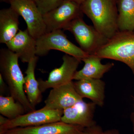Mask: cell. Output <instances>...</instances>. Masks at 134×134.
<instances>
[{
  "label": "cell",
  "instance_id": "cell-16",
  "mask_svg": "<svg viewBox=\"0 0 134 134\" xmlns=\"http://www.w3.org/2000/svg\"><path fill=\"white\" fill-rule=\"evenodd\" d=\"M19 15L10 7L0 10V43L6 44L19 31Z\"/></svg>",
  "mask_w": 134,
  "mask_h": 134
},
{
  "label": "cell",
  "instance_id": "cell-18",
  "mask_svg": "<svg viewBox=\"0 0 134 134\" xmlns=\"http://www.w3.org/2000/svg\"><path fill=\"white\" fill-rule=\"evenodd\" d=\"M117 8L119 31L134 32V0H119Z\"/></svg>",
  "mask_w": 134,
  "mask_h": 134
},
{
  "label": "cell",
  "instance_id": "cell-19",
  "mask_svg": "<svg viewBox=\"0 0 134 134\" xmlns=\"http://www.w3.org/2000/svg\"><path fill=\"white\" fill-rule=\"evenodd\" d=\"M26 111L24 106L12 96H0V113L9 120L23 115Z\"/></svg>",
  "mask_w": 134,
  "mask_h": 134
},
{
  "label": "cell",
  "instance_id": "cell-26",
  "mask_svg": "<svg viewBox=\"0 0 134 134\" xmlns=\"http://www.w3.org/2000/svg\"><path fill=\"white\" fill-rule=\"evenodd\" d=\"M130 118H131V120L132 123L133 124V129L134 131V112L132 113L130 115Z\"/></svg>",
  "mask_w": 134,
  "mask_h": 134
},
{
  "label": "cell",
  "instance_id": "cell-1",
  "mask_svg": "<svg viewBox=\"0 0 134 134\" xmlns=\"http://www.w3.org/2000/svg\"><path fill=\"white\" fill-rule=\"evenodd\" d=\"M80 7L95 29L107 38L110 39L119 31L116 0H85Z\"/></svg>",
  "mask_w": 134,
  "mask_h": 134
},
{
  "label": "cell",
  "instance_id": "cell-12",
  "mask_svg": "<svg viewBox=\"0 0 134 134\" xmlns=\"http://www.w3.org/2000/svg\"><path fill=\"white\" fill-rule=\"evenodd\" d=\"M84 129L60 121L36 126L16 128L1 134H80Z\"/></svg>",
  "mask_w": 134,
  "mask_h": 134
},
{
  "label": "cell",
  "instance_id": "cell-17",
  "mask_svg": "<svg viewBox=\"0 0 134 134\" xmlns=\"http://www.w3.org/2000/svg\"><path fill=\"white\" fill-rule=\"evenodd\" d=\"M38 60V56H36L28 63L25 71L24 90L29 102L35 109V107L42 100V92L39 88L38 81L35 76V69Z\"/></svg>",
  "mask_w": 134,
  "mask_h": 134
},
{
  "label": "cell",
  "instance_id": "cell-24",
  "mask_svg": "<svg viewBox=\"0 0 134 134\" xmlns=\"http://www.w3.org/2000/svg\"><path fill=\"white\" fill-rule=\"evenodd\" d=\"M68 1L74 2L79 5H81L85 0H68Z\"/></svg>",
  "mask_w": 134,
  "mask_h": 134
},
{
  "label": "cell",
  "instance_id": "cell-15",
  "mask_svg": "<svg viewBox=\"0 0 134 134\" xmlns=\"http://www.w3.org/2000/svg\"><path fill=\"white\" fill-rule=\"evenodd\" d=\"M102 58L96 54H89L82 61L84 65L81 69L77 71L74 80L78 81L82 79H101L106 73L108 72L114 66L113 63L103 64Z\"/></svg>",
  "mask_w": 134,
  "mask_h": 134
},
{
  "label": "cell",
  "instance_id": "cell-27",
  "mask_svg": "<svg viewBox=\"0 0 134 134\" xmlns=\"http://www.w3.org/2000/svg\"><path fill=\"white\" fill-rule=\"evenodd\" d=\"M10 1V0H1V1L8 3H9Z\"/></svg>",
  "mask_w": 134,
  "mask_h": 134
},
{
  "label": "cell",
  "instance_id": "cell-10",
  "mask_svg": "<svg viewBox=\"0 0 134 134\" xmlns=\"http://www.w3.org/2000/svg\"><path fill=\"white\" fill-rule=\"evenodd\" d=\"M83 99L75 88L74 82L72 81L52 88L45 100L44 106L54 110H63Z\"/></svg>",
  "mask_w": 134,
  "mask_h": 134
},
{
  "label": "cell",
  "instance_id": "cell-14",
  "mask_svg": "<svg viewBox=\"0 0 134 134\" xmlns=\"http://www.w3.org/2000/svg\"><path fill=\"white\" fill-rule=\"evenodd\" d=\"M74 83L76 91L82 98L89 99L99 106L104 105L105 83L101 79H82Z\"/></svg>",
  "mask_w": 134,
  "mask_h": 134
},
{
  "label": "cell",
  "instance_id": "cell-25",
  "mask_svg": "<svg viewBox=\"0 0 134 134\" xmlns=\"http://www.w3.org/2000/svg\"><path fill=\"white\" fill-rule=\"evenodd\" d=\"M102 134H119L118 133L114 131H109L106 132H103Z\"/></svg>",
  "mask_w": 134,
  "mask_h": 134
},
{
  "label": "cell",
  "instance_id": "cell-2",
  "mask_svg": "<svg viewBox=\"0 0 134 134\" xmlns=\"http://www.w3.org/2000/svg\"><path fill=\"white\" fill-rule=\"evenodd\" d=\"M16 54L8 48L0 50V71L9 89L10 96L24 106L26 113L35 110L25 92V77L18 63Z\"/></svg>",
  "mask_w": 134,
  "mask_h": 134
},
{
  "label": "cell",
  "instance_id": "cell-20",
  "mask_svg": "<svg viewBox=\"0 0 134 134\" xmlns=\"http://www.w3.org/2000/svg\"><path fill=\"white\" fill-rule=\"evenodd\" d=\"M64 0H34V2L42 14L55 8Z\"/></svg>",
  "mask_w": 134,
  "mask_h": 134
},
{
  "label": "cell",
  "instance_id": "cell-7",
  "mask_svg": "<svg viewBox=\"0 0 134 134\" xmlns=\"http://www.w3.org/2000/svg\"><path fill=\"white\" fill-rule=\"evenodd\" d=\"M10 7L24 19L27 29L37 39L46 33L43 15L34 0H10Z\"/></svg>",
  "mask_w": 134,
  "mask_h": 134
},
{
  "label": "cell",
  "instance_id": "cell-23",
  "mask_svg": "<svg viewBox=\"0 0 134 134\" xmlns=\"http://www.w3.org/2000/svg\"><path fill=\"white\" fill-rule=\"evenodd\" d=\"M9 119L3 115H0V126H2L6 123Z\"/></svg>",
  "mask_w": 134,
  "mask_h": 134
},
{
  "label": "cell",
  "instance_id": "cell-9",
  "mask_svg": "<svg viewBox=\"0 0 134 134\" xmlns=\"http://www.w3.org/2000/svg\"><path fill=\"white\" fill-rule=\"evenodd\" d=\"M62 59V65L50 72L47 80L43 81L40 79L38 80L42 93L48 89L53 88L73 81L77 69L82 61L67 54L63 55Z\"/></svg>",
  "mask_w": 134,
  "mask_h": 134
},
{
  "label": "cell",
  "instance_id": "cell-6",
  "mask_svg": "<svg viewBox=\"0 0 134 134\" xmlns=\"http://www.w3.org/2000/svg\"><path fill=\"white\" fill-rule=\"evenodd\" d=\"M63 110H54L44 106L38 110L26 113L0 126V134L9 130L18 127L36 126L61 121Z\"/></svg>",
  "mask_w": 134,
  "mask_h": 134
},
{
  "label": "cell",
  "instance_id": "cell-3",
  "mask_svg": "<svg viewBox=\"0 0 134 134\" xmlns=\"http://www.w3.org/2000/svg\"><path fill=\"white\" fill-rule=\"evenodd\" d=\"M94 54L125 63L134 75V32L118 31Z\"/></svg>",
  "mask_w": 134,
  "mask_h": 134
},
{
  "label": "cell",
  "instance_id": "cell-11",
  "mask_svg": "<svg viewBox=\"0 0 134 134\" xmlns=\"http://www.w3.org/2000/svg\"><path fill=\"white\" fill-rule=\"evenodd\" d=\"M96 105L83 100L63 110L61 121L66 124L88 127L94 125L93 116Z\"/></svg>",
  "mask_w": 134,
  "mask_h": 134
},
{
  "label": "cell",
  "instance_id": "cell-8",
  "mask_svg": "<svg viewBox=\"0 0 134 134\" xmlns=\"http://www.w3.org/2000/svg\"><path fill=\"white\" fill-rule=\"evenodd\" d=\"M83 14L80 5L64 0L57 7L43 15L46 33L63 30L73 20L83 16Z\"/></svg>",
  "mask_w": 134,
  "mask_h": 134
},
{
  "label": "cell",
  "instance_id": "cell-21",
  "mask_svg": "<svg viewBox=\"0 0 134 134\" xmlns=\"http://www.w3.org/2000/svg\"><path fill=\"white\" fill-rule=\"evenodd\" d=\"M103 132L100 129L94 125L84 129L80 134H102Z\"/></svg>",
  "mask_w": 134,
  "mask_h": 134
},
{
  "label": "cell",
  "instance_id": "cell-4",
  "mask_svg": "<svg viewBox=\"0 0 134 134\" xmlns=\"http://www.w3.org/2000/svg\"><path fill=\"white\" fill-rule=\"evenodd\" d=\"M63 30L70 32L74 36L80 48L89 54H95L109 40L94 26L86 24L83 16L73 20Z\"/></svg>",
  "mask_w": 134,
  "mask_h": 134
},
{
  "label": "cell",
  "instance_id": "cell-5",
  "mask_svg": "<svg viewBox=\"0 0 134 134\" xmlns=\"http://www.w3.org/2000/svg\"><path fill=\"white\" fill-rule=\"evenodd\" d=\"M52 50L60 51L81 61L89 55L69 41L62 30L46 33L37 39V56H44Z\"/></svg>",
  "mask_w": 134,
  "mask_h": 134
},
{
  "label": "cell",
  "instance_id": "cell-22",
  "mask_svg": "<svg viewBox=\"0 0 134 134\" xmlns=\"http://www.w3.org/2000/svg\"><path fill=\"white\" fill-rule=\"evenodd\" d=\"M7 85L2 75L0 74V93L1 96H3L6 92Z\"/></svg>",
  "mask_w": 134,
  "mask_h": 134
},
{
  "label": "cell",
  "instance_id": "cell-13",
  "mask_svg": "<svg viewBox=\"0 0 134 134\" xmlns=\"http://www.w3.org/2000/svg\"><path fill=\"white\" fill-rule=\"evenodd\" d=\"M6 45L8 49L18 54L19 59L24 63H28L37 56V39L31 35L27 29L19 30Z\"/></svg>",
  "mask_w": 134,
  "mask_h": 134
},
{
  "label": "cell",
  "instance_id": "cell-28",
  "mask_svg": "<svg viewBox=\"0 0 134 134\" xmlns=\"http://www.w3.org/2000/svg\"></svg>",
  "mask_w": 134,
  "mask_h": 134
}]
</instances>
